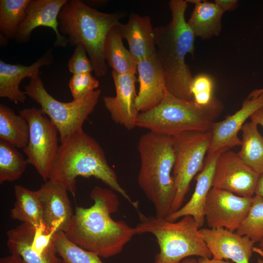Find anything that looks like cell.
Wrapping results in <instances>:
<instances>
[{
    "mask_svg": "<svg viewBox=\"0 0 263 263\" xmlns=\"http://www.w3.org/2000/svg\"><path fill=\"white\" fill-rule=\"evenodd\" d=\"M90 197L94 204L88 208L77 207L64 232L72 243L100 257L118 255L137 234L135 227L111 217V214L117 211L119 206L113 190L96 186Z\"/></svg>",
    "mask_w": 263,
    "mask_h": 263,
    "instance_id": "cell-1",
    "label": "cell"
},
{
    "mask_svg": "<svg viewBox=\"0 0 263 263\" xmlns=\"http://www.w3.org/2000/svg\"><path fill=\"white\" fill-rule=\"evenodd\" d=\"M48 179L62 186L74 197L76 178L94 177L120 194L137 210L133 201L118 181L116 172L108 163L104 151L93 137L82 130L60 142Z\"/></svg>",
    "mask_w": 263,
    "mask_h": 263,
    "instance_id": "cell-2",
    "label": "cell"
},
{
    "mask_svg": "<svg viewBox=\"0 0 263 263\" xmlns=\"http://www.w3.org/2000/svg\"><path fill=\"white\" fill-rule=\"evenodd\" d=\"M171 20L154 28L156 55L163 71L167 91L173 95L193 100L190 86L193 77L186 63L194 51L195 36L185 19L187 0H171Z\"/></svg>",
    "mask_w": 263,
    "mask_h": 263,
    "instance_id": "cell-3",
    "label": "cell"
},
{
    "mask_svg": "<svg viewBox=\"0 0 263 263\" xmlns=\"http://www.w3.org/2000/svg\"><path fill=\"white\" fill-rule=\"evenodd\" d=\"M140 167L138 184L155 210V216L166 218L176 193L172 176L175 155L174 138L148 132L138 141Z\"/></svg>",
    "mask_w": 263,
    "mask_h": 263,
    "instance_id": "cell-4",
    "label": "cell"
},
{
    "mask_svg": "<svg viewBox=\"0 0 263 263\" xmlns=\"http://www.w3.org/2000/svg\"><path fill=\"white\" fill-rule=\"evenodd\" d=\"M124 17L123 13H103L82 0H70L58 14V29L67 38L68 44L81 45L85 48L95 76L102 77L108 72V64L103 56L107 36Z\"/></svg>",
    "mask_w": 263,
    "mask_h": 263,
    "instance_id": "cell-5",
    "label": "cell"
},
{
    "mask_svg": "<svg viewBox=\"0 0 263 263\" xmlns=\"http://www.w3.org/2000/svg\"><path fill=\"white\" fill-rule=\"evenodd\" d=\"M223 103L215 98L207 106L178 98L167 91L160 103L139 113L135 126L150 132L176 136L189 131H210L213 121L222 112Z\"/></svg>",
    "mask_w": 263,
    "mask_h": 263,
    "instance_id": "cell-6",
    "label": "cell"
},
{
    "mask_svg": "<svg viewBox=\"0 0 263 263\" xmlns=\"http://www.w3.org/2000/svg\"><path fill=\"white\" fill-rule=\"evenodd\" d=\"M137 234L151 233L156 238L159 252L152 263H180L191 256L212 258L192 217L186 216L171 222L165 218L146 216L137 210Z\"/></svg>",
    "mask_w": 263,
    "mask_h": 263,
    "instance_id": "cell-7",
    "label": "cell"
},
{
    "mask_svg": "<svg viewBox=\"0 0 263 263\" xmlns=\"http://www.w3.org/2000/svg\"><path fill=\"white\" fill-rule=\"evenodd\" d=\"M24 89L26 95L40 105L43 113L55 124L60 142L83 129L85 121L94 110L101 94V90L96 89L78 99L62 102L48 93L39 75L30 79Z\"/></svg>",
    "mask_w": 263,
    "mask_h": 263,
    "instance_id": "cell-8",
    "label": "cell"
},
{
    "mask_svg": "<svg viewBox=\"0 0 263 263\" xmlns=\"http://www.w3.org/2000/svg\"><path fill=\"white\" fill-rule=\"evenodd\" d=\"M211 135V131H189L173 137L175 160L172 176L176 193L170 213L182 206L192 179L202 169Z\"/></svg>",
    "mask_w": 263,
    "mask_h": 263,
    "instance_id": "cell-9",
    "label": "cell"
},
{
    "mask_svg": "<svg viewBox=\"0 0 263 263\" xmlns=\"http://www.w3.org/2000/svg\"><path fill=\"white\" fill-rule=\"evenodd\" d=\"M19 113L28 122L30 130L29 141L23 151L28 164L35 168L45 182L58 148V131L40 108H25Z\"/></svg>",
    "mask_w": 263,
    "mask_h": 263,
    "instance_id": "cell-10",
    "label": "cell"
},
{
    "mask_svg": "<svg viewBox=\"0 0 263 263\" xmlns=\"http://www.w3.org/2000/svg\"><path fill=\"white\" fill-rule=\"evenodd\" d=\"M56 230L21 223L6 232L10 253L21 257L27 263H62L56 256L54 242Z\"/></svg>",
    "mask_w": 263,
    "mask_h": 263,
    "instance_id": "cell-11",
    "label": "cell"
},
{
    "mask_svg": "<svg viewBox=\"0 0 263 263\" xmlns=\"http://www.w3.org/2000/svg\"><path fill=\"white\" fill-rule=\"evenodd\" d=\"M252 200V197H242L212 187L206 201L205 221L210 228L235 231L246 216Z\"/></svg>",
    "mask_w": 263,
    "mask_h": 263,
    "instance_id": "cell-12",
    "label": "cell"
},
{
    "mask_svg": "<svg viewBox=\"0 0 263 263\" xmlns=\"http://www.w3.org/2000/svg\"><path fill=\"white\" fill-rule=\"evenodd\" d=\"M259 176L237 153L228 150L217 159L212 187L240 196L252 197L255 194Z\"/></svg>",
    "mask_w": 263,
    "mask_h": 263,
    "instance_id": "cell-13",
    "label": "cell"
},
{
    "mask_svg": "<svg viewBox=\"0 0 263 263\" xmlns=\"http://www.w3.org/2000/svg\"><path fill=\"white\" fill-rule=\"evenodd\" d=\"M68 0H30L25 16L19 25L15 39L19 43H25L30 38L37 27L44 26L52 29L56 35V47H65L67 38L59 31L58 14Z\"/></svg>",
    "mask_w": 263,
    "mask_h": 263,
    "instance_id": "cell-14",
    "label": "cell"
},
{
    "mask_svg": "<svg viewBox=\"0 0 263 263\" xmlns=\"http://www.w3.org/2000/svg\"><path fill=\"white\" fill-rule=\"evenodd\" d=\"M199 231L212 258L249 263L255 243L247 236L224 228H203Z\"/></svg>",
    "mask_w": 263,
    "mask_h": 263,
    "instance_id": "cell-15",
    "label": "cell"
},
{
    "mask_svg": "<svg viewBox=\"0 0 263 263\" xmlns=\"http://www.w3.org/2000/svg\"><path fill=\"white\" fill-rule=\"evenodd\" d=\"M263 107V93L256 97L247 98L243 102L240 109L224 120L213 122L211 126V139L208 154L222 149H230L241 146L242 140L239 132L245 121L258 110Z\"/></svg>",
    "mask_w": 263,
    "mask_h": 263,
    "instance_id": "cell-16",
    "label": "cell"
},
{
    "mask_svg": "<svg viewBox=\"0 0 263 263\" xmlns=\"http://www.w3.org/2000/svg\"><path fill=\"white\" fill-rule=\"evenodd\" d=\"M112 75L116 95L103 97L105 107L114 122L131 130L136 127L135 121L139 113L135 106L137 95L135 90V75H120L113 71L112 72Z\"/></svg>",
    "mask_w": 263,
    "mask_h": 263,
    "instance_id": "cell-17",
    "label": "cell"
},
{
    "mask_svg": "<svg viewBox=\"0 0 263 263\" xmlns=\"http://www.w3.org/2000/svg\"><path fill=\"white\" fill-rule=\"evenodd\" d=\"M228 150L229 149L224 148L213 153H207L204 167L196 176L195 188L190 199L178 210L170 213L165 218L168 221L175 222L183 217L190 216L199 229L202 227L205 221L206 201L212 187L217 161L220 155Z\"/></svg>",
    "mask_w": 263,
    "mask_h": 263,
    "instance_id": "cell-18",
    "label": "cell"
},
{
    "mask_svg": "<svg viewBox=\"0 0 263 263\" xmlns=\"http://www.w3.org/2000/svg\"><path fill=\"white\" fill-rule=\"evenodd\" d=\"M139 90L135 106L144 112L158 105L167 92L163 71L156 52L137 63Z\"/></svg>",
    "mask_w": 263,
    "mask_h": 263,
    "instance_id": "cell-19",
    "label": "cell"
},
{
    "mask_svg": "<svg viewBox=\"0 0 263 263\" xmlns=\"http://www.w3.org/2000/svg\"><path fill=\"white\" fill-rule=\"evenodd\" d=\"M43 210V224L50 230L64 231L74 215L67 190L50 180L37 190Z\"/></svg>",
    "mask_w": 263,
    "mask_h": 263,
    "instance_id": "cell-20",
    "label": "cell"
},
{
    "mask_svg": "<svg viewBox=\"0 0 263 263\" xmlns=\"http://www.w3.org/2000/svg\"><path fill=\"white\" fill-rule=\"evenodd\" d=\"M53 57L51 49L30 66L8 64L0 60V97L7 98L16 104L24 103L27 95L19 90L20 82L26 77L31 79L38 76L40 68L50 65Z\"/></svg>",
    "mask_w": 263,
    "mask_h": 263,
    "instance_id": "cell-21",
    "label": "cell"
},
{
    "mask_svg": "<svg viewBox=\"0 0 263 263\" xmlns=\"http://www.w3.org/2000/svg\"><path fill=\"white\" fill-rule=\"evenodd\" d=\"M123 38L126 39L129 51L136 63L156 52L155 33L149 16L132 13L128 22L119 25Z\"/></svg>",
    "mask_w": 263,
    "mask_h": 263,
    "instance_id": "cell-22",
    "label": "cell"
},
{
    "mask_svg": "<svg viewBox=\"0 0 263 263\" xmlns=\"http://www.w3.org/2000/svg\"><path fill=\"white\" fill-rule=\"evenodd\" d=\"M194 4L188 24L195 37L203 39L218 36L222 30V17L225 13L214 2L188 0Z\"/></svg>",
    "mask_w": 263,
    "mask_h": 263,
    "instance_id": "cell-23",
    "label": "cell"
},
{
    "mask_svg": "<svg viewBox=\"0 0 263 263\" xmlns=\"http://www.w3.org/2000/svg\"><path fill=\"white\" fill-rule=\"evenodd\" d=\"M120 24L113 27L107 36L103 49L104 58L115 73L135 75L137 72V63L123 43Z\"/></svg>",
    "mask_w": 263,
    "mask_h": 263,
    "instance_id": "cell-24",
    "label": "cell"
},
{
    "mask_svg": "<svg viewBox=\"0 0 263 263\" xmlns=\"http://www.w3.org/2000/svg\"><path fill=\"white\" fill-rule=\"evenodd\" d=\"M16 202L10 210L11 217L33 226L43 224V210L38 190L16 185L14 188Z\"/></svg>",
    "mask_w": 263,
    "mask_h": 263,
    "instance_id": "cell-25",
    "label": "cell"
},
{
    "mask_svg": "<svg viewBox=\"0 0 263 263\" xmlns=\"http://www.w3.org/2000/svg\"><path fill=\"white\" fill-rule=\"evenodd\" d=\"M30 130L28 122L20 114H16L8 106L0 104V139L16 148L24 149L28 144Z\"/></svg>",
    "mask_w": 263,
    "mask_h": 263,
    "instance_id": "cell-26",
    "label": "cell"
},
{
    "mask_svg": "<svg viewBox=\"0 0 263 263\" xmlns=\"http://www.w3.org/2000/svg\"><path fill=\"white\" fill-rule=\"evenodd\" d=\"M241 148L237 153L241 160L259 175L263 172V137L252 121L243 126Z\"/></svg>",
    "mask_w": 263,
    "mask_h": 263,
    "instance_id": "cell-27",
    "label": "cell"
},
{
    "mask_svg": "<svg viewBox=\"0 0 263 263\" xmlns=\"http://www.w3.org/2000/svg\"><path fill=\"white\" fill-rule=\"evenodd\" d=\"M27 159L17 148L0 139V184L19 179L26 170Z\"/></svg>",
    "mask_w": 263,
    "mask_h": 263,
    "instance_id": "cell-28",
    "label": "cell"
},
{
    "mask_svg": "<svg viewBox=\"0 0 263 263\" xmlns=\"http://www.w3.org/2000/svg\"><path fill=\"white\" fill-rule=\"evenodd\" d=\"M30 0H0V31L7 39H15Z\"/></svg>",
    "mask_w": 263,
    "mask_h": 263,
    "instance_id": "cell-29",
    "label": "cell"
},
{
    "mask_svg": "<svg viewBox=\"0 0 263 263\" xmlns=\"http://www.w3.org/2000/svg\"><path fill=\"white\" fill-rule=\"evenodd\" d=\"M54 242L56 252L63 263H104L96 254L72 243L63 231L55 232Z\"/></svg>",
    "mask_w": 263,
    "mask_h": 263,
    "instance_id": "cell-30",
    "label": "cell"
},
{
    "mask_svg": "<svg viewBox=\"0 0 263 263\" xmlns=\"http://www.w3.org/2000/svg\"><path fill=\"white\" fill-rule=\"evenodd\" d=\"M246 236L255 243L263 238V197L254 195L248 212L235 231Z\"/></svg>",
    "mask_w": 263,
    "mask_h": 263,
    "instance_id": "cell-31",
    "label": "cell"
},
{
    "mask_svg": "<svg viewBox=\"0 0 263 263\" xmlns=\"http://www.w3.org/2000/svg\"><path fill=\"white\" fill-rule=\"evenodd\" d=\"M214 82L212 77L201 74L193 77L190 86L193 101L201 106L211 104L216 98L213 96Z\"/></svg>",
    "mask_w": 263,
    "mask_h": 263,
    "instance_id": "cell-32",
    "label": "cell"
},
{
    "mask_svg": "<svg viewBox=\"0 0 263 263\" xmlns=\"http://www.w3.org/2000/svg\"><path fill=\"white\" fill-rule=\"evenodd\" d=\"M99 82L91 73L73 75L69 83V86L73 100L78 99L87 94L96 90Z\"/></svg>",
    "mask_w": 263,
    "mask_h": 263,
    "instance_id": "cell-33",
    "label": "cell"
},
{
    "mask_svg": "<svg viewBox=\"0 0 263 263\" xmlns=\"http://www.w3.org/2000/svg\"><path fill=\"white\" fill-rule=\"evenodd\" d=\"M69 71L73 75L91 73L93 68L87 56V52L81 45L75 46V51L68 63Z\"/></svg>",
    "mask_w": 263,
    "mask_h": 263,
    "instance_id": "cell-34",
    "label": "cell"
},
{
    "mask_svg": "<svg viewBox=\"0 0 263 263\" xmlns=\"http://www.w3.org/2000/svg\"><path fill=\"white\" fill-rule=\"evenodd\" d=\"M214 2L224 12L234 10L239 5L238 0H215Z\"/></svg>",
    "mask_w": 263,
    "mask_h": 263,
    "instance_id": "cell-35",
    "label": "cell"
},
{
    "mask_svg": "<svg viewBox=\"0 0 263 263\" xmlns=\"http://www.w3.org/2000/svg\"><path fill=\"white\" fill-rule=\"evenodd\" d=\"M180 263H234L228 260H216L213 258L200 257L198 260L192 258H187L183 260Z\"/></svg>",
    "mask_w": 263,
    "mask_h": 263,
    "instance_id": "cell-36",
    "label": "cell"
},
{
    "mask_svg": "<svg viewBox=\"0 0 263 263\" xmlns=\"http://www.w3.org/2000/svg\"><path fill=\"white\" fill-rule=\"evenodd\" d=\"M0 263H27L20 256L12 254L0 259Z\"/></svg>",
    "mask_w": 263,
    "mask_h": 263,
    "instance_id": "cell-37",
    "label": "cell"
},
{
    "mask_svg": "<svg viewBox=\"0 0 263 263\" xmlns=\"http://www.w3.org/2000/svg\"><path fill=\"white\" fill-rule=\"evenodd\" d=\"M251 121L263 128V107L256 111L250 117Z\"/></svg>",
    "mask_w": 263,
    "mask_h": 263,
    "instance_id": "cell-38",
    "label": "cell"
},
{
    "mask_svg": "<svg viewBox=\"0 0 263 263\" xmlns=\"http://www.w3.org/2000/svg\"><path fill=\"white\" fill-rule=\"evenodd\" d=\"M255 195L263 197V172L259 175Z\"/></svg>",
    "mask_w": 263,
    "mask_h": 263,
    "instance_id": "cell-39",
    "label": "cell"
},
{
    "mask_svg": "<svg viewBox=\"0 0 263 263\" xmlns=\"http://www.w3.org/2000/svg\"><path fill=\"white\" fill-rule=\"evenodd\" d=\"M253 250L263 257V238L259 242L258 247H254Z\"/></svg>",
    "mask_w": 263,
    "mask_h": 263,
    "instance_id": "cell-40",
    "label": "cell"
},
{
    "mask_svg": "<svg viewBox=\"0 0 263 263\" xmlns=\"http://www.w3.org/2000/svg\"><path fill=\"white\" fill-rule=\"evenodd\" d=\"M263 93V88L261 89H255L252 91L249 94L248 98H251L256 97Z\"/></svg>",
    "mask_w": 263,
    "mask_h": 263,
    "instance_id": "cell-41",
    "label": "cell"
},
{
    "mask_svg": "<svg viewBox=\"0 0 263 263\" xmlns=\"http://www.w3.org/2000/svg\"><path fill=\"white\" fill-rule=\"evenodd\" d=\"M256 263H263V260L259 258Z\"/></svg>",
    "mask_w": 263,
    "mask_h": 263,
    "instance_id": "cell-42",
    "label": "cell"
}]
</instances>
